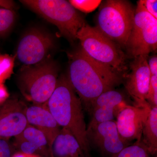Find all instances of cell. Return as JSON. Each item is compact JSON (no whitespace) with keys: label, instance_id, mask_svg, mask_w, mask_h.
Listing matches in <instances>:
<instances>
[{"label":"cell","instance_id":"cell-23","mask_svg":"<svg viewBox=\"0 0 157 157\" xmlns=\"http://www.w3.org/2000/svg\"><path fill=\"white\" fill-rule=\"evenodd\" d=\"M137 6L148 12L157 19V1L156 0H140L137 2Z\"/></svg>","mask_w":157,"mask_h":157},{"label":"cell","instance_id":"cell-16","mask_svg":"<svg viewBox=\"0 0 157 157\" xmlns=\"http://www.w3.org/2000/svg\"><path fill=\"white\" fill-rule=\"evenodd\" d=\"M141 141L148 153L155 155L157 151V107L149 105L146 108L142 127Z\"/></svg>","mask_w":157,"mask_h":157},{"label":"cell","instance_id":"cell-8","mask_svg":"<svg viewBox=\"0 0 157 157\" xmlns=\"http://www.w3.org/2000/svg\"><path fill=\"white\" fill-rule=\"evenodd\" d=\"M54 45L53 37L47 31L38 27L31 28L20 40L17 58L25 66L36 64L48 56Z\"/></svg>","mask_w":157,"mask_h":157},{"label":"cell","instance_id":"cell-21","mask_svg":"<svg viewBox=\"0 0 157 157\" xmlns=\"http://www.w3.org/2000/svg\"><path fill=\"white\" fill-rule=\"evenodd\" d=\"M75 8L84 13H90L95 10L101 1L96 0H70L69 1Z\"/></svg>","mask_w":157,"mask_h":157},{"label":"cell","instance_id":"cell-6","mask_svg":"<svg viewBox=\"0 0 157 157\" xmlns=\"http://www.w3.org/2000/svg\"><path fill=\"white\" fill-rule=\"evenodd\" d=\"M135 14L128 1L108 0L101 5L96 27L120 48H125L133 28Z\"/></svg>","mask_w":157,"mask_h":157},{"label":"cell","instance_id":"cell-13","mask_svg":"<svg viewBox=\"0 0 157 157\" xmlns=\"http://www.w3.org/2000/svg\"><path fill=\"white\" fill-rule=\"evenodd\" d=\"M147 107L140 108L128 104L119 113L116 124L120 136L124 141L130 144L134 140L141 141Z\"/></svg>","mask_w":157,"mask_h":157},{"label":"cell","instance_id":"cell-24","mask_svg":"<svg viewBox=\"0 0 157 157\" xmlns=\"http://www.w3.org/2000/svg\"><path fill=\"white\" fill-rule=\"evenodd\" d=\"M13 150L8 139L0 138V157H12Z\"/></svg>","mask_w":157,"mask_h":157},{"label":"cell","instance_id":"cell-20","mask_svg":"<svg viewBox=\"0 0 157 157\" xmlns=\"http://www.w3.org/2000/svg\"><path fill=\"white\" fill-rule=\"evenodd\" d=\"M14 58L8 54L0 53V82L10 77L13 72Z\"/></svg>","mask_w":157,"mask_h":157},{"label":"cell","instance_id":"cell-17","mask_svg":"<svg viewBox=\"0 0 157 157\" xmlns=\"http://www.w3.org/2000/svg\"><path fill=\"white\" fill-rule=\"evenodd\" d=\"M15 138L25 140L31 144L36 147L39 154L46 157H52L45 135L33 126L29 124L22 133L15 137Z\"/></svg>","mask_w":157,"mask_h":157},{"label":"cell","instance_id":"cell-14","mask_svg":"<svg viewBox=\"0 0 157 157\" xmlns=\"http://www.w3.org/2000/svg\"><path fill=\"white\" fill-rule=\"evenodd\" d=\"M25 113L29 124L39 129L45 135L52 155L51 149L52 144L62 128L55 119L45 104H33L27 107Z\"/></svg>","mask_w":157,"mask_h":157},{"label":"cell","instance_id":"cell-29","mask_svg":"<svg viewBox=\"0 0 157 157\" xmlns=\"http://www.w3.org/2000/svg\"><path fill=\"white\" fill-rule=\"evenodd\" d=\"M0 108H1V107H0Z\"/></svg>","mask_w":157,"mask_h":157},{"label":"cell","instance_id":"cell-28","mask_svg":"<svg viewBox=\"0 0 157 157\" xmlns=\"http://www.w3.org/2000/svg\"><path fill=\"white\" fill-rule=\"evenodd\" d=\"M156 157H157V156H156Z\"/></svg>","mask_w":157,"mask_h":157},{"label":"cell","instance_id":"cell-11","mask_svg":"<svg viewBox=\"0 0 157 157\" xmlns=\"http://www.w3.org/2000/svg\"><path fill=\"white\" fill-rule=\"evenodd\" d=\"M27 106L17 98L5 102L0 108V138L16 137L28 125L26 116Z\"/></svg>","mask_w":157,"mask_h":157},{"label":"cell","instance_id":"cell-15","mask_svg":"<svg viewBox=\"0 0 157 157\" xmlns=\"http://www.w3.org/2000/svg\"><path fill=\"white\" fill-rule=\"evenodd\" d=\"M52 157H87L78 140L68 130L62 128L52 146Z\"/></svg>","mask_w":157,"mask_h":157},{"label":"cell","instance_id":"cell-25","mask_svg":"<svg viewBox=\"0 0 157 157\" xmlns=\"http://www.w3.org/2000/svg\"><path fill=\"white\" fill-rule=\"evenodd\" d=\"M149 69L151 76H157V57L156 55L151 57L147 61Z\"/></svg>","mask_w":157,"mask_h":157},{"label":"cell","instance_id":"cell-22","mask_svg":"<svg viewBox=\"0 0 157 157\" xmlns=\"http://www.w3.org/2000/svg\"><path fill=\"white\" fill-rule=\"evenodd\" d=\"M146 101L151 106L157 107V76H151Z\"/></svg>","mask_w":157,"mask_h":157},{"label":"cell","instance_id":"cell-27","mask_svg":"<svg viewBox=\"0 0 157 157\" xmlns=\"http://www.w3.org/2000/svg\"><path fill=\"white\" fill-rule=\"evenodd\" d=\"M8 93L2 82H0V103L5 101L8 97Z\"/></svg>","mask_w":157,"mask_h":157},{"label":"cell","instance_id":"cell-4","mask_svg":"<svg viewBox=\"0 0 157 157\" xmlns=\"http://www.w3.org/2000/svg\"><path fill=\"white\" fill-rule=\"evenodd\" d=\"M84 53L124 78L128 68L127 57L120 47L96 27L85 24L77 34Z\"/></svg>","mask_w":157,"mask_h":157},{"label":"cell","instance_id":"cell-3","mask_svg":"<svg viewBox=\"0 0 157 157\" xmlns=\"http://www.w3.org/2000/svg\"><path fill=\"white\" fill-rule=\"evenodd\" d=\"M56 63L48 56L42 62L21 69L18 87L26 99L33 104L44 105L55 89L59 76Z\"/></svg>","mask_w":157,"mask_h":157},{"label":"cell","instance_id":"cell-2","mask_svg":"<svg viewBox=\"0 0 157 157\" xmlns=\"http://www.w3.org/2000/svg\"><path fill=\"white\" fill-rule=\"evenodd\" d=\"M45 104L59 126L73 134L89 157L90 145L82 103L67 76H59L55 89Z\"/></svg>","mask_w":157,"mask_h":157},{"label":"cell","instance_id":"cell-5","mask_svg":"<svg viewBox=\"0 0 157 157\" xmlns=\"http://www.w3.org/2000/svg\"><path fill=\"white\" fill-rule=\"evenodd\" d=\"M20 2L56 26L60 33L71 42L77 39V33L86 24L83 17L69 1L22 0Z\"/></svg>","mask_w":157,"mask_h":157},{"label":"cell","instance_id":"cell-9","mask_svg":"<svg viewBox=\"0 0 157 157\" xmlns=\"http://www.w3.org/2000/svg\"><path fill=\"white\" fill-rule=\"evenodd\" d=\"M86 137L90 145L93 144L105 157H111L131 144L120 136L114 121L88 126Z\"/></svg>","mask_w":157,"mask_h":157},{"label":"cell","instance_id":"cell-7","mask_svg":"<svg viewBox=\"0 0 157 157\" xmlns=\"http://www.w3.org/2000/svg\"><path fill=\"white\" fill-rule=\"evenodd\" d=\"M157 19L137 6L125 48L132 57L145 56L157 48Z\"/></svg>","mask_w":157,"mask_h":157},{"label":"cell","instance_id":"cell-10","mask_svg":"<svg viewBox=\"0 0 157 157\" xmlns=\"http://www.w3.org/2000/svg\"><path fill=\"white\" fill-rule=\"evenodd\" d=\"M147 58L140 56L134 58L131 63V73L127 74L125 88L134 102V106L145 108L150 105L146 101L150 82V71Z\"/></svg>","mask_w":157,"mask_h":157},{"label":"cell","instance_id":"cell-19","mask_svg":"<svg viewBox=\"0 0 157 157\" xmlns=\"http://www.w3.org/2000/svg\"><path fill=\"white\" fill-rule=\"evenodd\" d=\"M16 17L14 10L0 7V36L5 35L11 30Z\"/></svg>","mask_w":157,"mask_h":157},{"label":"cell","instance_id":"cell-12","mask_svg":"<svg viewBox=\"0 0 157 157\" xmlns=\"http://www.w3.org/2000/svg\"><path fill=\"white\" fill-rule=\"evenodd\" d=\"M124 96L116 90L102 93L92 103L89 111L92 114L88 126L114 121L119 113L128 104Z\"/></svg>","mask_w":157,"mask_h":157},{"label":"cell","instance_id":"cell-26","mask_svg":"<svg viewBox=\"0 0 157 157\" xmlns=\"http://www.w3.org/2000/svg\"><path fill=\"white\" fill-rule=\"evenodd\" d=\"M15 7V4L12 1L9 0H0V7L4 9L13 10Z\"/></svg>","mask_w":157,"mask_h":157},{"label":"cell","instance_id":"cell-18","mask_svg":"<svg viewBox=\"0 0 157 157\" xmlns=\"http://www.w3.org/2000/svg\"><path fill=\"white\" fill-rule=\"evenodd\" d=\"M148 151L142 141H135L133 144L123 149L111 157H149Z\"/></svg>","mask_w":157,"mask_h":157},{"label":"cell","instance_id":"cell-1","mask_svg":"<svg viewBox=\"0 0 157 157\" xmlns=\"http://www.w3.org/2000/svg\"><path fill=\"white\" fill-rule=\"evenodd\" d=\"M68 57L67 77L87 110L101 94L114 89L123 82V76L90 58L81 48L69 52Z\"/></svg>","mask_w":157,"mask_h":157}]
</instances>
